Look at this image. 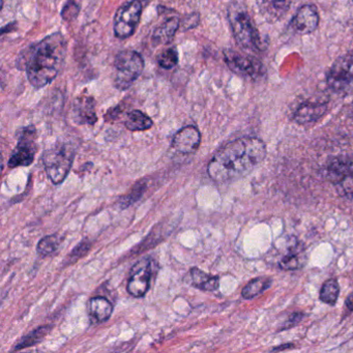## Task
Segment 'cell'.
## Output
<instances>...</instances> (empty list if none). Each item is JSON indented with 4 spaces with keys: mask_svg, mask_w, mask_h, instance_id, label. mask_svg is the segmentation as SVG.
<instances>
[{
    "mask_svg": "<svg viewBox=\"0 0 353 353\" xmlns=\"http://www.w3.org/2000/svg\"><path fill=\"white\" fill-rule=\"evenodd\" d=\"M266 156V146L258 138H239L223 146L210 162L208 175L216 183H227L251 172Z\"/></svg>",
    "mask_w": 353,
    "mask_h": 353,
    "instance_id": "obj_1",
    "label": "cell"
},
{
    "mask_svg": "<svg viewBox=\"0 0 353 353\" xmlns=\"http://www.w3.org/2000/svg\"><path fill=\"white\" fill-rule=\"evenodd\" d=\"M67 47L65 37L57 32L30 49L26 70L28 81L34 88H45L57 77L65 63Z\"/></svg>",
    "mask_w": 353,
    "mask_h": 353,
    "instance_id": "obj_2",
    "label": "cell"
},
{
    "mask_svg": "<svg viewBox=\"0 0 353 353\" xmlns=\"http://www.w3.org/2000/svg\"><path fill=\"white\" fill-rule=\"evenodd\" d=\"M228 21L233 36L241 48L254 52L263 50L261 37L254 26L247 9L241 3L234 1L229 6Z\"/></svg>",
    "mask_w": 353,
    "mask_h": 353,
    "instance_id": "obj_3",
    "label": "cell"
},
{
    "mask_svg": "<svg viewBox=\"0 0 353 353\" xmlns=\"http://www.w3.org/2000/svg\"><path fill=\"white\" fill-rule=\"evenodd\" d=\"M113 84L119 90H127L141 76L144 61L139 53L123 50L117 55L113 65Z\"/></svg>",
    "mask_w": 353,
    "mask_h": 353,
    "instance_id": "obj_4",
    "label": "cell"
},
{
    "mask_svg": "<svg viewBox=\"0 0 353 353\" xmlns=\"http://www.w3.org/2000/svg\"><path fill=\"white\" fill-rule=\"evenodd\" d=\"M75 148L70 143H59L49 148L43 156L47 175L54 185L63 183L71 170L75 159Z\"/></svg>",
    "mask_w": 353,
    "mask_h": 353,
    "instance_id": "obj_5",
    "label": "cell"
},
{
    "mask_svg": "<svg viewBox=\"0 0 353 353\" xmlns=\"http://www.w3.org/2000/svg\"><path fill=\"white\" fill-rule=\"evenodd\" d=\"M328 88L343 94H353V51L341 57L326 76Z\"/></svg>",
    "mask_w": 353,
    "mask_h": 353,
    "instance_id": "obj_6",
    "label": "cell"
},
{
    "mask_svg": "<svg viewBox=\"0 0 353 353\" xmlns=\"http://www.w3.org/2000/svg\"><path fill=\"white\" fill-rule=\"evenodd\" d=\"M142 3L140 0H131L119 8L115 14L113 30L117 38L125 40L135 34L141 19Z\"/></svg>",
    "mask_w": 353,
    "mask_h": 353,
    "instance_id": "obj_7",
    "label": "cell"
},
{
    "mask_svg": "<svg viewBox=\"0 0 353 353\" xmlns=\"http://www.w3.org/2000/svg\"><path fill=\"white\" fill-rule=\"evenodd\" d=\"M36 129L32 125L22 130L19 135L17 148L9 160L10 168L30 166L34 160L37 152Z\"/></svg>",
    "mask_w": 353,
    "mask_h": 353,
    "instance_id": "obj_8",
    "label": "cell"
},
{
    "mask_svg": "<svg viewBox=\"0 0 353 353\" xmlns=\"http://www.w3.org/2000/svg\"><path fill=\"white\" fill-rule=\"evenodd\" d=\"M224 57L229 69L239 75L252 78V79L262 75L263 67L261 63L254 57L241 54L233 50L225 51Z\"/></svg>",
    "mask_w": 353,
    "mask_h": 353,
    "instance_id": "obj_9",
    "label": "cell"
},
{
    "mask_svg": "<svg viewBox=\"0 0 353 353\" xmlns=\"http://www.w3.org/2000/svg\"><path fill=\"white\" fill-rule=\"evenodd\" d=\"M152 262L148 258L140 260L132 268L131 276L128 283V291L134 297H142L150 289Z\"/></svg>",
    "mask_w": 353,
    "mask_h": 353,
    "instance_id": "obj_10",
    "label": "cell"
},
{
    "mask_svg": "<svg viewBox=\"0 0 353 353\" xmlns=\"http://www.w3.org/2000/svg\"><path fill=\"white\" fill-rule=\"evenodd\" d=\"M319 26V15L314 6L301 7L293 17L290 26L295 32L301 34H310L315 32Z\"/></svg>",
    "mask_w": 353,
    "mask_h": 353,
    "instance_id": "obj_11",
    "label": "cell"
},
{
    "mask_svg": "<svg viewBox=\"0 0 353 353\" xmlns=\"http://www.w3.org/2000/svg\"><path fill=\"white\" fill-rule=\"evenodd\" d=\"M201 142V134L199 130L193 125H188L179 130L172 140V148L176 152L183 154L195 152Z\"/></svg>",
    "mask_w": 353,
    "mask_h": 353,
    "instance_id": "obj_12",
    "label": "cell"
},
{
    "mask_svg": "<svg viewBox=\"0 0 353 353\" xmlns=\"http://www.w3.org/2000/svg\"><path fill=\"white\" fill-rule=\"evenodd\" d=\"M74 121L79 125H92L98 121L96 106L92 97L81 96L76 99L73 107Z\"/></svg>",
    "mask_w": 353,
    "mask_h": 353,
    "instance_id": "obj_13",
    "label": "cell"
},
{
    "mask_svg": "<svg viewBox=\"0 0 353 353\" xmlns=\"http://www.w3.org/2000/svg\"><path fill=\"white\" fill-rule=\"evenodd\" d=\"M327 111L326 103H307L299 107L295 111L294 121L299 125H307L319 121Z\"/></svg>",
    "mask_w": 353,
    "mask_h": 353,
    "instance_id": "obj_14",
    "label": "cell"
},
{
    "mask_svg": "<svg viewBox=\"0 0 353 353\" xmlns=\"http://www.w3.org/2000/svg\"><path fill=\"white\" fill-rule=\"evenodd\" d=\"M179 28H181V20L179 18H168L154 30L152 42L154 45L169 44L174 39Z\"/></svg>",
    "mask_w": 353,
    "mask_h": 353,
    "instance_id": "obj_15",
    "label": "cell"
},
{
    "mask_svg": "<svg viewBox=\"0 0 353 353\" xmlns=\"http://www.w3.org/2000/svg\"><path fill=\"white\" fill-rule=\"evenodd\" d=\"M190 274H191V284L196 288L204 291H214L218 289L219 283H220L218 276H210L197 268H192L190 270Z\"/></svg>",
    "mask_w": 353,
    "mask_h": 353,
    "instance_id": "obj_16",
    "label": "cell"
},
{
    "mask_svg": "<svg viewBox=\"0 0 353 353\" xmlns=\"http://www.w3.org/2000/svg\"><path fill=\"white\" fill-rule=\"evenodd\" d=\"M125 127L132 132L146 131L152 127V121L139 110H133L128 113L125 121Z\"/></svg>",
    "mask_w": 353,
    "mask_h": 353,
    "instance_id": "obj_17",
    "label": "cell"
},
{
    "mask_svg": "<svg viewBox=\"0 0 353 353\" xmlns=\"http://www.w3.org/2000/svg\"><path fill=\"white\" fill-rule=\"evenodd\" d=\"M112 311V303L105 297H94L90 301V312L98 321L104 322L108 320Z\"/></svg>",
    "mask_w": 353,
    "mask_h": 353,
    "instance_id": "obj_18",
    "label": "cell"
},
{
    "mask_svg": "<svg viewBox=\"0 0 353 353\" xmlns=\"http://www.w3.org/2000/svg\"><path fill=\"white\" fill-rule=\"evenodd\" d=\"M272 285V279L268 278H258L255 280L251 281L245 288L243 289V299H251L253 297L258 296V295L263 293L266 289L270 288Z\"/></svg>",
    "mask_w": 353,
    "mask_h": 353,
    "instance_id": "obj_19",
    "label": "cell"
},
{
    "mask_svg": "<svg viewBox=\"0 0 353 353\" xmlns=\"http://www.w3.org/2000/svg\"><path fill=\"white\" fill-rule=\"evenodd\" d=\"M339 293H340V287H339L338 281L336 279H330L326 281L322 286L320 291V299L323 303L334 305L338 301Z\"/></svg>",
    "mask_w": 353,
    "mask_h": 353,
    "instance_id": "obj_20",
    "label": "cell"
},
{
    "mask_svg": "<svg viewBox=\"0 0 353 353\" xmlns=\"http://www.w3.org/2000/svg\"><path fill=\"white\" fill-rule=\"evenodd\" d=\"M49 330H50V326L49 325L41 326V327L37 328L34 332H30V334L21 339L19 343H17L15 350H21V349L28 348V347L34 346L45 338Z\"/></svg>",
    "mask_w": 353,
    "mask_h": 353,
    "instance_id": "obj_21",
    "label": "cell"
},
{
    "mask_svg": "<svg viewBox=\"0 0 353 353\" xmlns=\"http://www.w3.org/2000/svg\"><path fill=\"white\" fill-rule=\"evenodd\" d=\"M61 243V239L59 235H48V236H45L44 239H41L38 248H37V251L43 257H47V256L51 255L59 249Z\"/></svg>",
    "mask_w": 353,
    "mask_h": 353,
    "instance_id": "obj_22",
    "label": "cell"
},
{
    "mask_svg": "<svg viewBox=\"0 0 353 353\" xmlns=\"http://www.w3.org/2000/svg\"><path fill=\"white\" fill-rule=\"evenodd\" d=\"M179 63V54L175 49H167L158 57V63L163 69L171 70Z\"/></svg>",
    "mask_w": 353,
    "mask_h": 353,
    "instance_id": "obj_23",
    "label": "cell"
},
{
    "mask_svg": "<svg viewBox=\"0 0 353 353\" xmlns=\"http://www.w3.org/2000/svg\"><path fill=\"white\" fill-rule=\"evenodd\" d=\"M145 188L146 185L143 183H139L137 185H135V187L133 188V190H132L128 195L121 198V202H119L121 208H127L128 206H130L131 204H133L134 202L137 201V200L143 195L144 191H145Z\"/></svg>",
    "mask_w": 353,
    "mask_h": 353,
    "instance_id": "obj_24",
    "label": "cell"
},
{
    "mask_svg": "<svg viewBox=\"0 0 353 353\" xmlns=\"http://www.w3.org/2000/svg\"><path fill=\"white\" fill-rule=\"evenodd\" d=\"M79 12L80 8L77 3H75L74 0H69L63 7V11H61V17L63 18L65 21H73L77 18Z\"/></svg>",
    "mask_w": 353,
    "mask_h": 353,
    "instance_id": "obj_25",
    "label": "cell"
},
{
    "mask_svg": "<svg viewBox=\"0 0 353 353\" xmlns=\"http://www.w3.org/2000/svg\"><path fill=\"white\" fill-rule=\"evenodd\" d=\"M280 266L284 268V270H297V268L301 266V260H299V256L296 254L290 253L283 258Z\"/></svg>",
    "mask_w": 353,
    "mask_h": 353,
    "instance_id": "obj_26",
    "label": "cell"
},
{
    "mask_svg": "<svg viewBox=\"0 0 353 353\" xmlns=\"http://www.w3.org/2000/svg\"><path fill=\"white\" fill-rule=\"evenodd\" d=\"M90 243H81L79 245L75 248V249L72 251L71 255H70V258H71L72 261H76V260L79 259L82 256L85 255L88 253V250H90Z\"/></svg>",
    "mask_w": 353,
    "mask_h": 353,
    "instance_id": "obj_27",
    "label": "cell"
},
{
    "mask_svg": "<svg viewBox=\"0 0 353 353\" xmlns=\"http://www.w3.org/2000/svg\"><path fill=\"white\" fill-rule=\"evenodd\" d=\"M199 20V15L198 14H192V15L188 16L183 20V23H181L183 24V30H190V28H195Z\"/></svg>",
    "mask_w": 353,
    "mask_h": 353,
    "instance_id": "obj_28",
    "label": "cell"
},
{
    "mask_svg": "<svg viewBox=\"0 0 353 353\" xmlns=\"http://www.w3.org/2000/svg\"><path fill=\"white\" fill-rule=\"evenodd\" d=\"M289 0H272V6L276 12H286L288 10Z\"/></svg>",
    "mask_w": 353,
    "mask_h": 353,
    "instance_id": "obj_29",
    "label": "cell"
},
{
    "mask_svg": "<svg viewBox=\"0 0 353 353\" xmlns=\"http://www.w3.org/2000/svg\"><path fill=\"white\" fill-rule=\"evenodd\" d=\"M303 317V315L301 313H293L292 315L290 316V318H289L288 324H286L285 327L289 328L291 327V326L295 325L297 322L301 321Z\"/></svg>",
    "mask_w": 353,
    "mask_h": 353,
    "instance_id": "obj_30",
    "label": "cell"
},
{
    "mask_svg": "<svg viewBox=\"0 0 353 353\" xmlns=\"http://www.w3.org/2000/svg\"><path fill=\"white\" fill-rule=\"evenodd\" d=\"M346 310L348 313L353 311V292L346 299Z\"/></svg>",
    "mask_w": 353,
    "mask_h": 353,
    "instance_id": "obj_31",
    "label": "cell"
},
{
    "mask_svg": "<svg viewBox=\"0 0 353 353\" xmlns=\"http://www.w3.org/2000/svg\"><path fill=\"white\" fill-rule=\"evenodd\" d=\"M290 344H287L286 346L283 347H276V348L272 349V351H281L283 350V349H288L290 348Z\"/></svg>",
    "mask_w": 353,
    "mask_h": 353,
    "instance_id": "obj_32",
    "label": "cell"
},
{
    "mask_svg": "<svg viewBox=\"0 0 353 353\" xmlns=\"http://www.w3.org/2000/svg\"><path fill=\"white\" fill-rule=\"evenodd\" d=\"M352 1H353V0H352Z\"/></svg>",
    "mask_w": 353,
    "mask_h": 353,
    "instance_id": "obj_33",
    "label": "cell"
}]
</instances>
